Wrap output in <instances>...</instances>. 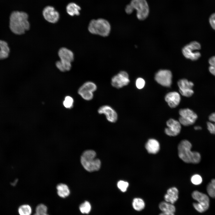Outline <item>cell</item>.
Here are the masks:
<instances>
[{
  "instance_id": "obj_1",
  "label": "cell",
  "mask_w": 215,
  "mask_h": 215,
  "mask_svg": "<svg viewBox=\"0 0 215 215\" xmlns=\"http://www.w3.org/2000/svg\"><path fill=\"white\" fill-rule=\"evenodd\" d=\"M27 14L23 12L15 11L10 15L9 27L11 31L17 35H22L28 30L30 24Z\"/></svg>"
},
{
  "instance_id": "obj_2",
  "label": "cell",
  "mask_w": 215,
  "mask_h": 215,
  "mask_svg": "<svg viewBox=\"0 0 215 215\" xmlns=\"http://www.w3.org/2000/svg\"><path fill=\"white\" fill-rule=\"evenodd\" d=\"M191 147L192 145L189 141L187 140H182L178 145L179 156L185 163H198L201 160V155L197 152L191 151Z\"/></svg>"
},
{
  "instance_id": "obj_3",
  "label": "cell",
  "mask_w": 215,
  "mask_h": 215,
  "mask_svg": "<svg viewBox=\"0 0 215 215\" xmlns=\"http://www.w3.org/2000/svg\"><path fill=\"white\" fill-rule=\"evenodd\" d=\"M134 10L136 11L137 18L141 21L146 19L150 13L149 7L146 0H131L126 6L125 11L127 14H130Z\"/></svg>"
},
{
  "instance_id": "obj_4",
  "label": "cell",
  "mask_w": 215,
  "mask_h": 215,
  "mask_svg": "<svg viewBox=\"0 0 215 215\" xmlns=\"http://www.w3.org/2000/svg\"><path fill=\"white\" fill-rule=\"evenodd\" d=\"M88 29L91 34L105 37L109 35L111 26L109 22L105 19H93L89 23Z\"/></svg>"
},
{
  "instance_id": "obj_5",
  "label": "cell",
  "mask_w": 215,
  "mask_h": 215,
  "mask_svg": "<svg viewBox=\"0 0 215 215\" xmlns=\"http://www.w3.org/2000/svg\"><path fill=\"white\" fill-rule=\"evenodd\" d=\"M58 55L60 59L56 62V67L61 72L70 70L72 67L71 63L74 59L73 52L67 48L62 47L59 49Z\"/></svg>"
},
{
  "instance_id": "obj_6",
  "label": "cell",
  "mask_w": 215,
  "mask_h": 215,
  "mask_svg": "<svg viewBox=\"0 0 215 215\" xmlns=\"http://www.w3.org/2000/svg\"><path fill=\"white\" fill-rule=\"evenodd\" d=\"M96 153L93 150H88L85 151L81 158V163L87 171L92 172L99 170L101 166V162L98 159H96Z\"/></svg>"
},
{
  "instance_id": "obj_7",
  "label": "cell",
  "mask_w": 215,
  "mask_h": 215,
  "mask_svg": "<svg viewBox=\"0 0 215 215\" xmlns=\"http://www.w3.org/2000/svg\"><path fill=\"white\" fill-rule=\"evenodd\" d=\"M192 196L198 202L193 204L194 208L198 212L203 213L208 209L210 200L207 195L198 191H195L192 193Z\"/></svg>"
},
{
  "instance_id": "obj_8",
  "label": "cell",
  "mask_w": 215,
  "mask_h": 215,
  "mask_svg": "<svg viewBox=\"0 0 215 215\" xmlns=\"http://www.w3.org/2000/svg\"><path fill=\"white\" fill-rule=\"evenodd\" d=\"M201 48L200 44L198 42L194 41L185 46L182 49V53L186 58L192 61H196L201 57L200 53L196 50H200Z\"/></svg>"
},
{
  "instance_id": "obj_9",
  "label": "cell",
  "mask_w": 215,
  "mask_h": 215,
  "mask_svg": "<svg viewBox=\"0 0 215 215\" xmlns=\"http://www.w3.org/2000/svg\"><path fill=\"white\" fill-rule=\"evenodd\" d=\"M179 122L182 125L188 126L193 125L198 118L197 115L193 110L189 108L180 109Z\"/></svg>"
},
{
  "instance_id": "obj_10",
  "label": "cell",
  "mask_w": 215,
  "mask_h": 215,
  "mask_svg": "<svg viewBox=\"0 0 215 215\" xmlns=\"http://www.w3.org/2000/svg\"><path fill=\"white\" fill-rule=\"evenodd\" d=\"M97 89L96 85L93 82L88 81L85 83L79 89L78 94L84 99L89 101L93 97V93Z\"/></svg>"
},
{
  "instance_id": "obj_11",
  "label": "cell",
  "mask_w": 215,
  "mask_h": 215,
  "mask_svg": "<svg viewBox=\"0 0 215 215\" xmlns=\"http://www.w3.org/2000/svg\"><path fill=\"white\" fill-rule=\"evenodd\" d=\"M130 82L128 73L125 71H122L112 77L111 83L113 87L120 88L128 85Z\"/></svg>"
},
{
  "instance_id": "obj_12",
  "label": "cell",
  "mask_w": 215,
  "mask_h": 215,
  "mask_svg": "<svg viewBox=\"0 0 215 215\" xmlns=\"http://www.w3.org/2000/svg\"><path fill=\"white\" fill-rule=\"evenodd\" d=\"M172 74L168 70H161L156 74L155 79L156 82L161 85L169 87L172 84Z\"/></svg>"
},
{
  "instance_id": "obj_13",
  "label": "cell",
  "mask_w": 215,
  "mask_h": 215,
  "mask_svg": "<svg viewBox=\"0 0 215 215\" xmlns=\"http://www.w3.org/2000/svg\"><path fill=\"white\" fill-rule=\"evenodd\" d=\"M177 84L179 88V91L183 96L190 97L193 94L194 91L192 88L194 84L192 82L183 79L179 80Z\"/></svg>"
},
{
  "instance_id": "obj_14",
  "label": "cell",
  "mask_w": 215,
  "mask_h": 215,
  "mask_svg": "<svg viewBox=\"0 0 215 215\" xmlns=\"http://www.w3.org/2000/svg\"><path fill=\"white\" fill-rule=\"evenodd\" d=\"M166 125L168 128H165V132L168 135L170 136H176L180 133L181 127L179 122L171 119L166 122Z\"/></svg>"
},
{
  "instance_id": "obj_15",
  "label": "cell",
  "mask_w": 215,
  "mask_h": 215,
  "mask_svg": "<svg viewBox=\"0 0 215 215\" xmlns=\"http://www.w3.org/2000/svg\"><path fill=\"white\" fill-rule=\"evenodd\" d=\"M98 112L99 114H104L107 119L110 122L115 123L117 120L118 115L116 112L109 105H104L100 107L98 109Z\"/></svg>"
},
{
  "instance_id": "obj_16",
  "label": "cell",
  "mask_w": 215,
  "mask_h": 215,
  "mask_svg": "<svg viewBox=\"0 0 215 215\" xmlns=\"http://www.w3.org/2000/svg\"><path fill=\"white\" fill-rule=\"evenodd\" d=\"M44 19L48 22L55 23L57 22L59 18V12L52 6H48L45 7L43 11Z\"/></svg>"
},
{
  "instance_id": "obj_17",
  "label": "cell",
  "mask_w": 215,
  "mask_h": 215,
  "mask_svg": "<svg viewBox=\"0 0 215 215\" xmlns=\"http://www.w3.org/2000/svg\"><path fill=\"white\" fill-rule=\"evenodd\" d=\"M180 99V96L179 93L175 91L168 93L165 97V101L172 108H175L179 105Z\"/></svg>"
},
{
  "instance_id": "obj_18",
  "label": "cell",
  "mask_w": 215,
  "mask_h": 215,
  "mask_svg": "<svg viewBox=\"0 0 215 215\" xmlns=\"http://www.w3.org/2000/svg\"><path fill=\"white\" fill-rule=\"evenodd\" d=\"M179 191L176 187H173L169 188L167 193L164 196L165 201L173 204L178 198Z\"/></svg>"
},
{
  "instance_id": "obj_19",
  "label": "cell",
  "mask_w": 215,
  "mask_h": 215,
  "mask_svg": "<svg viewBox=\"0 0 215 215\" xmlns=\"http://www.w3.org/2000/svg\"><path fill=\"white\" fill-rule=\"evenodd\" d=\"M145 148L148 152L151 154H155L157 153L160 149V144L158 141L155 139H149L146 142Z\"/></svg>"
},
{
  "instance_id": "obj_20",
  "label": "cell",
  "mask_w": 215,
  "mask_h": 215,
  "mask_svg": "<svg viewBox=\"0 0 215 215\" xmlns=\"http://www.w3.org/2000/svg\"><path fill=\"white\" fill-rule=\"evenodd\" d=\"M80 7L76 3L71 2L69 3L66 7L67 13L71 16H78L80 14Z\"/></svg>"
},
{
  "instance_id": "obj_21",
  "label": "cell",
  "mask_w": 215,
  "mask_h": 215,
  "mask_svg": "<svg viewBox=\"0 0 215 215\" xmlns=\"http://www.w3.org/2000/svg\"><path fill=\"white\" fill-rule=\"evenodd\" d=\"M10 52L7 43L5 41L0 40V60L7 58Z\"/></svg>"
},
{
  "instance_id": "obj_22",
  "label": "cell",
  "mask_w": 215,
  "mask_h": 215,
  "mask_svg": "<svg viewBox=\"0 0 215 215\" xmlns=\"http://www.w3.org/2000/svg\"><path fill=\"white\" fill-rule=\"evenodd\" d=\"M56 189L58 195L62 198H65L70 194V189L68 186L65 184L60 183L58 185Z\"/></svg>"
},
{
  "instance_id": "obj_23",
  "label": "cell",
  "mask_w": 215,
  "mask_h": 215,
  "mask_svg": "<svg viewBox=\"0 0 215 215\" xmlns=\"http://www.w3.org/2000/svg\"><path fill=\"white\" fill-rule=\"evenodd\" d=\"M160 209L164 212L174 213L176 210L175 206L171 203L166 202H162L159 205Z\"/></svg>"
},
{
  "instance_id": "obj_24",
  "label": "cell",
  "mask_w": 215,
  "mask_h": 215,
  "mask_svg": "<svg viewBox=\"0 0 215 215\" xmlns=\"http://www.w3.org/2000/svg\"><path fill=\"white\" fill-rule=\"evenodd\" d=\"M208 119L209 121L207 122V129L211 133L215 134V112L209 115Z\"/></svg>"
},
{
  "instance_id": "obj_25",
  "label": "cell",
  "mask_w": 215,
  "mask_h": 215,
  "mask_svg": "<svg viewBox=\"0 0 215 215\" xmlns=\"http://www.w3.org/2000/svg\"><path fill=\"white\" fill-rule=\"evenodd\" d=\"M132 204L133 208L138 211L142 210L144 209L145 206L144 201L141 198H139L134 199Z\"/></svg>"
},
{
  "instance_id": "obj_26",
  "label": "cell",
  "mask_w": 215,
  "mask_h": 215,
  "mask_svg": "<svg viewBox=\"0 0 215 215\" xmlns=\"http://www.w3.org/2000/svg\"><path fill=\"white\" fill-rule=\"evenodd\" d=\"M18 211L20 215H30L32 210L29 205L25 204L20 206L18 208Z\"/></svg>"
},
{
  "instance_id": "obj_27",
  "label": "cell",
  "mask_w": 215,
  "mask_h": 215,
  "mask_svg": "<svg viewBox=\"0 0 215 215\" xmlns=\"http://www.w3.org/2000/svg\"><path fill=\"white\" fill-rule=\"evenodd\" d=\"M207 192L211 197L215 198V179H212L207 187Z\"/></svg>"
},
{
  "instance_id": "obj_28",
  "label": "cell",
  "mask_w": 215,
  "mask_h": 215,
  "mask_svg": "<svg viewBox=\"0 0 215 215\" xmlns=\"http://www.w3.org/2000/svg\"><path fill=\"white\" fill-rule=\"evenodd\" d=\"M79 208L82 214H88L91 209V205L88 202L85 201L80 205Z\"/></svg>"
},
{
  "instance_id": "obj_29",
  "label": "cell",
  "mask_w": 215,
  "mask_h": 215,
  "mask_svg": "<svg viewBox=\"0 0 215 215\" xmlns=\"http://www.w3.org/2000/svg\"><path fill=\"white\" fill-rule=\"evenodd\" d=\"M210 66L208 70L210 72L215 76V56L211 57L208 60Z\"/></svg>"
},
{
  "instance_id": "obj_30",
  "label": "cell",
  "mask_w": 215,
  "mask_h": 215,
  "mask_svg": "<svg viewBox=\"0 0 215 215\" xmlns=\"http://www.w3.org/2000/svg\"><path fill=\"white\" fill-rule=\"evenodd\" d=\"M47 207L43 204L38 205L36 207V213L40 215L47 214Z\"/></svg>"
},
{
  "instance_id": "obj_31",
  "label": "cell",
  "mask_w": 215,
  "mask_h": 215,
  "mask_svg": "<svg viewBox=\"0 0 215 215\" xmlns=\"http://www.w3.org/2000/svg\"><path fill=\"white\" fill-rule=\"evenodd\" d=\"M191 181L193 184L198 185L201 183L202 182V179L199 175L195 174L191 177Z\"/></svg>"
},
{
  "instance_id": "obj_32",
  "label": "cell",
  "mask_w": 215,
  "mask_h": 215,
  "mask_svg": "<svg viewBox=\"0 0 215 215\" xmlns=\"http://www.w3.org/2000/svg\"><path fill=\"white\" fill-rule=\"evenodd\" d=\"M73 100L72 98L70 96H66L63 102L64 106L67 108H70L73 105Z\"/></svg>"
},
{
  "instance_id": "obj_33",
  "label": "cell",
  "mask_w": 215,
  "mask_h": 215,
  "mask_svg": "<svg viewBox=\"0 0 215 215\" xmlns=\"http://www.w3.org/2000/svg\"><path fill=\"white\" fill-rule=\"evenodd\" d=\"M117 185L118 188L122 191L125 192L126 191L129 184L127 182L120 180L118 182Z\"/></svg>"
},
{
  "instance_id": "obj_34",
  "label": "cell",
  "mask_w": 215,
  "mask_h": 215,
  "mask_svg": "<svg viewBox=\"0 0 215 215\" xmlns=\"http://www.w3.org/2000/svg\"><path fill=\"white\" fill-rule=\"evenodd\" d=\"M145 82L144 80L141 78H137L136 81V87L138 89H142L144 86Z\"/></svg>"
},
{
  "instance_id": "obj_35",
  "label": "cell",
  "mask_w": 215,
  "mask_h": 215,
  "mask_svg": "<svg viewBox=\"0 0 215 215\" xmlns=\"http://www.w3.org/2000/svg\"><path fill=\"white\" fill-rule=\"evenodd\" d=\"M209 22L212 27L215 30V13L211 16L209 19Z\"/></svg>"
},
{
  "instance_id": "obj_36",
  "label": "cell",
  "mask_w": 215,
  "mask_h": 215,
  "mask_svg": "<svg viewBox=\"0 0 215 215\" xmlns=\"http://www.w3.org/2000/svg\"><path fill=\"white\" fill-rule=\"evenodd\" d=\"M159 215H174V213H168V212H164L160 214Z\"/></svg>"
},
{
  "instance_id": "obj_37",
  "label": "cell",
  "mask_w": 215,
  "mask_h": 215,
  "mask_svg": "<svg viewBox=\"0 0 215 215\" xmlns=\"http://www.w3.org/2000/svg\"><path fill=\"white\" fill-rule=\"evenodd\" d=\"M18 182V179H16L13 182L11 183V185L13 186H15L17 184Z\"/></svg>"
},
{
  "instance_id": "obj_38",
  "label": "cell",
  "mask_w": 215,
  "mask_h": 215,
  "mask_svg": "<svg viewBox=\"0 0 215 215\" xmlns=\"http://www.w3.org/2000/svg\"><path fill=\"white\" fill-rule=\"evenodd\" d=\"M194 129L196 130H201L202 128L199 126H196L194 127Z\"/></svg>"
},
{
  "instance_id": "obj_39",
  "label": "cell",
  "mask_w": 215,
  "mask_h": 215,
  "mask_svg": "<svg viewBox=\"0 0 215 215\" xmlns=\"http://www.w3.org/2000/svg\"><path fill=\"white\" fill-rule=\"evenodd\" d=\"M40 215H49L47 214H47H43V215H40Z\"/></svg>"
}]
</instances>
